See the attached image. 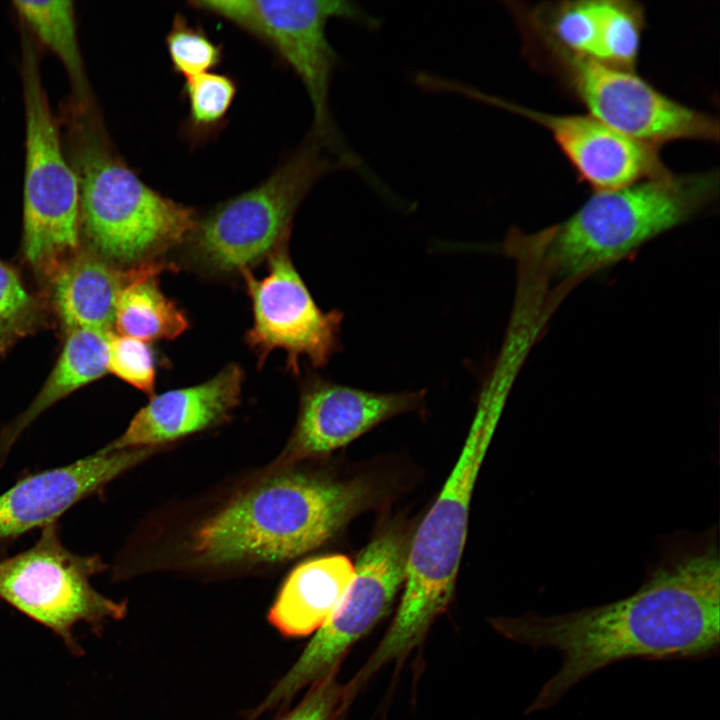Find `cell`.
Returning <instances> with one entry per match:
<instances>
[{
    "label": "cell",
    "mask_w": 720,
    "mask_h": 720,
    "mask_svg": "<svg viewBox=\"0 0 720 720\" xmlns=\"http://www.w3.org/2000/svg\"><path fill=\"white\" fill-rule=\"evenodd\" d=\"M354 575V564L342 554L298 565L284 582L268 618L282 634L301 637L316 632L331 616Z\"/></svg>",
    "instance_id": "cell-18"
},
{
    "label": "cell",
    "mask_w": 720,
    "mask_h": 720,
    "mask_svg": "<svg viewBox=\"0 0 720 720\" xmlns=\"http://www.w3.org/2000/svg\"><path fill=\"white\" fill-rule=\"evenodd\" d=\"M165 43L174 72L185 79L210 72L223 59L222 45L181 14L174 17Z\"/></svg>",
    "instance_id": "cell-24"
},
{
    "label": "cell",
    "mask_w": 720,
    "mask_h": 720,
    "mask_svg": "<svg viewBox=\"0 0 720 720\" xmlns=\"http://www.w3.org/2000/svg\"><path fill=\"white\" fill-rule=\"evenodd\" d=\"M313 133L264 181L197 218L189 235L193 264L210 274L249 269L289 240L302 200L324 176L353 168L331 158Z\"/></svg>",
    "instance_id": "cell-5"
},
{
    "label": "cell",
    "mask_w": 720,
    "mask_h": 720,
    "mask_svg": "<svg viewBox=\"0 0 720 720\" xmlns=\"http://www.w3.org/2000/svg\"><path fill=\"white\" fill-rule=\"evenodd\" d=\"M107 371L138 390L154 395L156 359L147 342L111 332Z\"/></svg>",
    "instance_id": "cell-25"
},
{
    "label": "cell",
    "mask_w": 720,
    "mask_h": 720,
    "mask_svg": "<svg viewBox=\"0 0 720 720\" xmlns=\"http://www.w3.org/2000/svg\"><path fill=\"white\" fill-rule=\"evenodd\" d=\"M424 402V391L383 393L310 379L287 455L300 460L330 453L382 422L423 409Z\"/></svg>",
    "instance_id": "cell-15"
},
{
    "label": "cell",
    "mask_w": 720,
    "mask_h": 720,
    "mask_svg": "<svg viewBox=\"0 0 720 720\" xmlns=\"http://www.w3.org/2000/svg\"><path fill=\"white\" fill-rule=\"evenodd\" d=\"M106 569L99 555L69 550L57 522L41 529L33 546L0 561V599L57 633L78 650L73 627L95 629L125 616V602L99 593L91 578Z\"/></svg>",
    "instance_id": "cell-10"
},
{
    "label": "cell",
    "mask_w": 720,
    "mask_h": 720,
    "mask_svg": "<svg viewBox=\"0 0 720 720\" xmlns=\"http://www.w3.org/2000/svg\"><path fill=\"white\" fill-rule=\"evenodd\" d=\"M346 705V688L334 670L314 682L301 702L280 720H336Z\"/></svg>",
    "instance_id": "cell-26"
},
{
    "label": "cell",
    "mask_w": 720,
    "mask_h": 720,
    "mask_svg": "<svg viewBox=\"0 0 720 720\" xmlns=\"http://www.w3.org/2000/svg\"><path fill=\"white\" fill-rule=\"evenodd\" d=\"M449 91L519 114L548 130L578 177L594 192L620 189L663 175L657 147L635 140L591 115L550 114L452 82Z\"/></svg>",
    "instance_id": "cell-12"
},
{
    "label": "cell",
    "mask_w": 720,
    "mask_h": 720,
    "mask_svg": "<svg viewBox=\"0 0 720 720\" xmlns=\"http://www.w3.org/2000/svg\"><path fill=\"white\" fill-rule=\"evenodd\" d=\"M157 277L136 280L120 293L114 318L120 335L145 342L170 340L189 327L186 314L161 291Z\"/></svg>",
    "instance_id": "cell-21"
},
{
    "label": "cell",
    "mask_w": 720,
    "mask_h": 720,
    "mask_svg": "<svg viewBox=\"0 0 720 720\" xmlns=\"http://www.w3.org/2000/svg\"><path fill=\"white\" fill-rule=\"evenodd\" d=\"M411 536L401 525L382 529L361 551L338 606L302 654L247 720L283 705L308 685L337 670L347 651L389 612L403 587Z\"/></svg>",
    "instance_id": "cell-9"
},
{
    "label": "cell",
    "mask_w": 720,
    "mask_h": 720,
    "mask_svg": "<svg viewBox=\"0 0 720 720\" xmlns=\"http://www.w3.org/2000/svg\"><path fill=\"white\" fill-rule=\"evenodd\" d=\"M58 121L78 186L79 234L106 262L129 268L188 239L197 215L145 183L116 149L96 98L69 95Z\"/></svg>",
    "instance_id": "cell-2"
},
{
    "label": "cell",
    "mask_w": 720,
    "mask_h": 720,
    "mask_svg": "<svg viewBox=\"0 0 720 720\" xmlns=\"http://www.w3.org/2000/svg\"><path fill=\"white\" fill-rule=\"evenodd\" d=\"M507 4L521 32L580 57L619 69H634L645 26L644 9L639 3L576 0L535 7Z\"/></svg>",
    "instance_id": "cell-13"
},
{
    "label": "cell",
    "mask_w": 720,
    "mask_h": 720,
    "mask_svg": "<svg viewBox=\"0 0 720 720\" xmlns=\"http://www.w3.org/2000/svg\"><path fill=\"white\" fill-rule=\"evenodd\" d=\"M43 321V308L19 272L0 260V356L33 334Z\"/></svg>",
    "instance_id": "cell-23"
},
{
    "label": "cell",
    "mask_w": 720,
    "mask_h": 720,
    "mask_svg": "<svg viewBox=\"0 0 720 720\" xmlns=\"http://www.w3.org/2000/svg\"><path fill=\"white\" fill-rule=\"evenodd\" d=\"M373 496L361 478L281 474L202 522L191 551L208 565L290 560L333 537Z\"/></svg>",
    "instance_id": "cell-3"
},
{
    "label": "cell",
    "mask_w": 720,
    "mask_h": 720,
    "mask_svg": "<svg viewBox=\"0 0 720 720\" xmlns=\"http://www.w3.org/2000/svg\"><path fill=\"white\" fill-rule=\"evenodd\" d=\"M174 270V264L163 260L121 268L80 247L60 264L48 281L56 314L67 332L75 329L111 331L116 304L126 286Z\"/></svg>",
    "instance_id": "cell-17"
},
{
    "label": "cell",
    "mask_w": 720,
    "mask_h": 720,
    "mask_svg": "<svg viewBox=\"0 0 720 720\" xmlns=\"http://www.w3.org/2000/svg\"><path fill=\"white\" fill-rule=\"evenodd\" d=\"M194 9L221 17L268 45L303 83L313 110V133L336 155L329 92L336 54L327 37L332 18L375 25L353 2L341 0H193Z\"/></svg>",
    "instance_id": "cell-8"
},
{
    "label": "cell",
    "mask_w": 720,
    "mask_h": 720,
    "mask_svg": "<svg viewBox=\"0 0 720 720\" xmlns=\"http://www.w3.org/2000/svg\"><path fill=\"white\" fill-rule=\"evenodd\" d=\"M242 368L230 363L195 386L153 395L126 430L98 452L156 447L223 422L240 403Z\"/></svg>",
    "instance_id": "cell-16"
},
{
    "label": "cell",
    "mask_w": 720,
    "mask_h": 720,
    "mask_svg": "<svg viewBox=\"0 0 720 720\" xmlns=\"http://www.w3.org/2000/svg\"><path fill=\"white\" fill-rule=\"evenodd\" d=\"M25 113L22 253L49 279L80 249L78 186L41 73V47L19 24Z\"/></svg>",
    "instance_id": "cell-6"
},
{
    "label": "cell",
    "mask_w": 720,
    "mask_h": 720,
    "mask_svg": "<svg viewBox=\"0 0 720 720\" xmlns=\"http://www.w3.org/2000/svg\"><path fill=\"white\" fill-rule=\"evenodd\" d=\"M236 93L237 84L227 74L210 71L186 79L183 95L188 114L182 127L185 139L197 145L215 136L224 127Z\"/></svg>",
    "instance_id": "cell-22"
},
{
    "label": "cell",
    "mask_w": 720,
    "mask_h": 720,
    "mask_svg": "<svg viewBox=\"0 0 720 720\" xmlns=\"http://www.w3.org/2000/svg\"><path fill=\"white\" fill-rule=\"evenodd\" d=\"M718 192L717 170L685 175L669 171L594 192L571 217L542 233L547 258L559 276L601 267L685 222Z\"/></svg>",
    "instance_id": "cell-4"
},
{
    "label": "cell",
    "mask_w": 720,
    "mask_h": 720,
    "mask_svg": "<svg viewBox=\"0 0 720 720\" xmlns=\"http://www.w3.org/2000/svg\"><path fill=\"white\" fill-rule=\"evenodd\" d=\"M490 625L533 650L562 655L526 714L555 705L573 686L627 659L704 660L720 648V561L712 534L673 545L633 594L565 614L495 617Z\"/></svg>",
    "instance_id": "cell-1"
},
{
    "label": "cell",
    "mask_w": 720,
    "mask_h": 720,
    "mask_svg": "<svg viewBox=\"0 0 720 720\" xmlns=\"http://www.w3.org/2000/svg\"><path fill=\"white\" fill-rule=\"evenodd\" d=\"M252 303L253 324L246 343L262 365L275 349L287 354V369L299 373L305 357L316 367L325 366L340 350L343 313L323 312L293 265L288 241L268 256V273L256 278L250 269L240 271Z\"/></svg>",
    "instance_id": "cell-11"
},
{
    "label": "cell",
    "mask_w": 720,
    "mask_h": 720,
    "mask_svg": "<svg viewBox=\"0 0 720 720\" xmlns=\"http://www.w3.org/2000/svg\"><path fill=\"white\" fill-rule=\"evenodd\" d=\"M526 55L553 72L566 89L609 127L657 147L675 140L719 139L717 118L666 96L634 70L571 54L522 33Z\"/></svg>",
    "instance_id": "cell-7"
},
{
    "label": "cell",
    "mask_w": 720,
    "mask_h": 720,
    "mask_svg": "<svg viewBox=\"0 0 720 720\" xmlns=\"http://www.w3.org/2000/svg\"><path fill=\"white\" fill-rule=\"evenodd\" d=\"M112 331L75 329L67 332L62 351L38 394L0 431V468L24 431L46 410L76 390L105 375Z\"/></svg>",
    "instance_id": "cell-19"
},
{
    "label": "cell",
    "mask_w": 720,
    "mask_h": 720,
    "mask_svg": "<svg viewBox=\"0 0 720 720\" xmlns=\"http://www.w3.org/2000/svg\"><path fill=\"white\" fill-rule=\"evenodd\" d=\"M12 4L19 23L64 66L71 83L70 94L82 99L94 96L79 44L74 3L15 0Z\"/></svg>",
    "instance_id": "cell-20"
},
{
    "label": "cell",
    "mask_w": 720,
    "mask_h": 720,
    "mask_svg": "<svg viewBox=\"0 0 720 720\" xmlns=\"http://www.w3.org/2000/svg\"><path fill=\"white\" fill-rule=\"evenodd\" d=\"M143 447L96 452L67 465L23 476L0 494V548L43 528L157 451Z\"/></svg>",
    "instance_id": "cell-14"
}]
</instances>
